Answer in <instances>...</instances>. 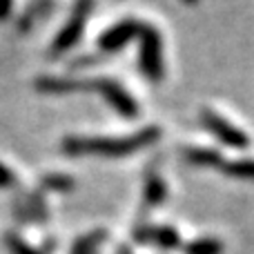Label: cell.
Wrapping results in <instances>:
<instances>
[{"mask_svg": "<svg viewBox=\"0 0 254 254\" xmlns=\"http://www.w3.org/2000/svg\"><path fill=\"white\" fill-rule=\"evenodd\" d=\"M161 138V127L147 125L129 136H67L63 138L61 149L67 156H129L140 149L154 145Z\"/></svg>", "mask_w": 254, "mask_h": 254, "instance_id": "1", "label": "cell"}, {"mask_svg": "<svg viewBox=\"0 0 254 254\" xmlns=\"http://www.w3.org/2000/svg\"><path fill=\"white\" fill-rule=\"evenodd\" d=\"M138 67L149 83H161L165 78L163 63V36L152 22H143L138 31Z\"/></svg>", "mask_w": 254, "mask_h": 254, "instance_id": "2", "label": "cell"}, {"mask_svg": "<svg viewBox=\"0 0 254 254\" xmlns=\"http://www.w3.org/2000/svg\"><path fill=\"white\" fill-rule=\"evenodd\" d=\"M94 11V2L92 0H80L71 7V13L67 18V22L63 25V29L56 34V38L49 45V58H61L63 54H67L71 47L80 43L83 38L85 25H87V16Z\"/></svg>", "mask_w": 254, "mask_h": 254, "instance_id": "3", "label": "cell"}, {"mask_svg": "<svg viewBox=\"0 0 254 254\" xmlns=\"http://www.w3.org/2000/svg\"><path fill=\"white\" fill-rule=\"evenodd\" d=\"M92 92L101 94V96L114 107L116 114H121L123 119H136V116H138L140 110H138L136 98L131 96L116 78H110V76L92 78Z\"/></svg>", "mask_w": 254, "mask_h": 254, "instance_id": "4", "label": "cell"}, {"mask_svg": "<svg viewBox=\"0 0 254 254\" xmlns=\"http://www.w3.org/2000/svg\"><path fill=\"white\" fill-rule=\"evenodd\" d=\"M201 123L210 131L214 138H219L223 145L234 149H246L250 145V138H248L246 131H241L237 125H232L225 116H221L219 112H214L212 107H203L201 110Z\"/></svg>", "mask_w": 254, "mask_h": 254, "instance_id": "5", "label": "cell"}, {"mask_svg": "<svg viewBox=\"0 0 254 254\" xmlns=\"http://www.w3.org/2000/svg\"><path fill=\"white\" fill-rule=\"evenodd\" d=\"M140 25H143V22L136 20L134 16H125L123 20H119L116 25H112L110 29H105L101 36H98V49H101L103 54L121 52L127 43L138 38Z\"/></svg>", "mask_w": 254, "mask_h": 254, "instance_id": "6", "label": "cell"}, {"mask_svg": "<svg viewBox=\"0 0 254 254\" xmlns=\"http://www.w3.org/2000/svg\"><path fill=\"white\" fill-rule=\"evenodd\" d=\"M136 243L140 246H152L161 248V250H174V248L181 246V234L176 228L172 225H149V223H138L131 232Z\"/></svg>", "mask_w": 254, "mask_h": 254, "instance_id": "7", "label": "cell"}, {"mask_svg": "<svg viewBox=\"0 0 254 254\" xmlns=\"http://www.w3.org/2000/svg\"><path fill=\"white\" fill-rule=\"evenodd\" d=\"M34 85L40 94H49V96H63V94H76V92H92V80L69 78V76H40V78H36Z\"/></svg>", "mask_w": 254, "mask_h": 254, "instance_id": "8", "label": "cell"}, {"mask_svg": "<svg viewBox=\"0 0 254 254\" xmlns=\"http://www.w3.org/2000/svg\"><path fill=\"white\" fill-rule=\"evenodd\" d=\"M167 198V183L156 172H147L143 183V207H158Z\"/></svg>", "mask_w": 254, "mask_h": 254, "instance_id": "9", "label": "cell"}, {"mask_svg": "<svg viewBox=\"0 0 254 254\" xmlns=\"http://www.w3.org/2000/svg\"><path fill=\"white\" fill-rule=\"evenodd\" d=\"M110 239V232L105 228H98V230H92V232L83 234L80 239H76L71 243V250L69 254H98L101 252V246Z\"/></svg>", "mask_w": 254, "mask_h": 254, "instance_id": "10", "label": "cell"}, {"mask_svg": "<svg viewBox=\"0 0 254 254\" xmlns=\"http://www.w3.org/2000/svg\"><path fill=\"white\" fill-rule=\"evenodd\" d=\"M183 156L190 165H196V167H223L225 163L221 152L210 147H185Z\"/></svg>", "mask_w": 254, "mask_h": 254, "instance_id": "11", "label": "cell"}, {"mask_svg": "<svg viewBox=\"0 0 254 254\" xmlns=\"http://www.w3.org/2000/svg\"><path fill=\"white\" fill-rule=\"evenodd\" d=\"M38 190L40 192H71L76 190V179L63 172H49V174L38 179Z\"/></svg>", "mask_w": 254, "mask_h": 254, "instance_id": "12", "label": "cell"}, {"mask_svg": "<svg viewBox=\"0 0 254 254\" xmlns=\"http://www.w3.org/2000/svg\"><path fill=\"white\" fill-rule=\"evenodd\" d=\"M52 7H54L52 2H31L29 7L20 13V18H18V22H16V29L18 31L31 29V27H34V22L38 20V18H43Z\"/></svg>", "mask_w": 254, "mask_h": 254, "instance_id": "13", "label": "cell"}, {"mask_svg": "<svg viewBox=\"0 0 254 254\" xmlns=\"http://www.w3.org/2000/svg\"><path fill=\"white\" fill-rule=\"evenodd\" d=\"M221 170H223V174H228L230 179L254 181V158H241V161H225Z\"/></svg>", "mask_w": 254, "mask_h": 254, "instance_id": "14", "label": "cell"}, {"mask_svg": "<svg viewBox=\"0 0 254 254\" xmlns=\"http://www.w3.org/2000/svg\"><path fill=\"white\" fill-rule=\"evenodd\" d=\"M183 252L185 254H223V243L219 239L203 237V239H194V241L185 243Z\"/></svg>", "mask_w": 254, "mask_h": 254, "instance_id": "15", "label": "cell"}, {"mask_svg": "<svg viewBox=\"0 0 254 254\" xmlns=\"http://www.w3.org/2000/svg\"><path fill=\"white\" fill-rule=\"evenodd\" d=\"M2 241H4V246H7V250L11 254H43L38 248L29 246L18 232H7L2 237Z\"/></svg>", "mask_w": 254, "mask_h": 254, "instance_id": "16", "label": "cell"}, {"mask_svg": "<svg viewBox=\"0 0 254 254\" xmlns=\"http://www.w3.org/2000/svg\"><path fill=\"white\" fill-rule=\"evenodd\" d=\"M13 219L18 223H47L52 219L49 207H38V210H11Z\"/></svg>", "mask_w": 254, "mask_h": 254, "instance_id": "17", "label": "cell"}, {"mask_svg": "<svg viewBox=\"0 0 254 254\" xmlns=\"http://www.w3.org/2000/svg\"><path fill=\"white\" fill-rule=\"evenodd\" d=\"M103 56H94V54H80V56H76L74 61L69 63V71H80L85 69V67H94L96 63H101Z\"/></svg>", "mask_w": 254, "mask_h": 254, "instance_id": "18", "label": "cell"}, {"mask_svg": "<svg viewBox=\"0 0 254 254\" xmlns=\"http://www.w3.org/2000/svg\"><path fill=\"white\" fill-rule=\"evenodd\" d=\"M18 188V176L11 167L0 163V190H13Z\"/></svg>", "mask_w": 254, "mask_h": 254, "instance_id": "19", "label": "cell"}, {"mask_svg": "<svg viewBox=\"0 0 254 254\" xmlns=\"http://www.w3.org/2000/svg\"><path fill=\"white\" fill-rule=\"evenodd\" d=\"M11 9H13V2H11V0H0V22L7 20L9 13H11Z\"/></svg>", "mask_w": 254, "mask_h": 254, "instance_id": "20", "label": "cell"}, {"mask_svg": "<svg viewBox=\"0 0 254 254\" xmlns=\"http://www.w3.org/2000/svg\"><path fill=\"white\" fill-rule=\"evenodd\" d=\"M56 248H58V241H56V239H47L45 243H40V252H43V254L56 252Z\"/></svg>", "mask_w": 254, "mask_h": 254, "instance_id": "21", "label": "cell"}, {"mask_svg": "<svg viewBox=\"0 0 254 254\" xmlns=\"http://www.w3.org/2000/svg\"><path fill=\"white\" fill-rule=\"evenodd\" d=\"M116 254H131V250H127L125 246H119V250H116Z\"/></svg>", "mask_w": 254, "mask_h": 254, "instance_id": "22", "label": "cell"}]
</instances>
